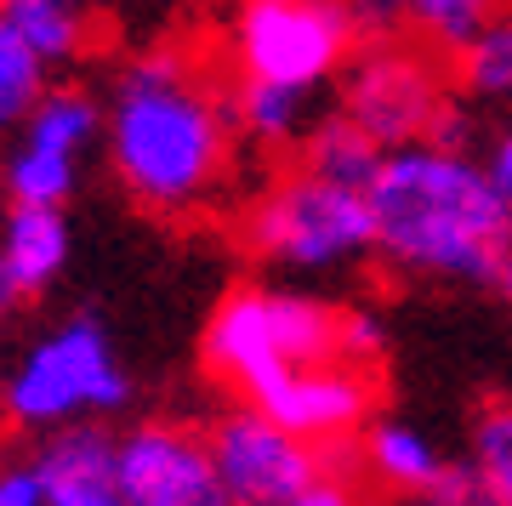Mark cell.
I'll list each match as a JSON object with an SVG mask.
<instances>
[{"label": "cell", "instance_id": "obj_8", "mask_svg": "<svg viewBox=\"0 0 512 506\" xmlns=\"http://www.w3.org/2000/svg\"><path fill=\"white\" fill-rule=\"evenodd\" d=\"M205 444L217 455V472L228 495L239 506H274L296 489H308L325 467H348V444H313V438L291 433L285 421H274L262 404L251 398H234L211 427H205Z\"/></svg>", "mask_w": 512, "mask_h": 506}, {"label": "cell", "instance_id": "obj_15", "mask_svg": "<svg viewBox=\"0 0 512 506\" xmlns=\"http://www.w3.org/2000/svg\"><path fill=\"white\" fill-rule=\"evenodd\" d=\"M319 91L279 86V80H245L234 74V120L239 137L262 154H302V143L319 126Z\"/></svg>", "mask_w": 512, "mask_h": 506}, {"label": "cell", "instance_id": "obj_27", "mask_svg": "<svg viewBox=\"0 0 512 506\" xmlns=\"http://www.w3.org/2000/svg\"><path fill=\"white\" fill-rule=\"evenodd\" d=\"M393 506H444V501H439V495H399Z\"/></svg>", "mask_w": 512, "mask_h": 506}, {"label": "cell", "instance_id": "obj_22", "mask_svg": "<svg viewBox=\"0 0 512 506\" xmlns=\"http://www.w3.org/2000/svg\"><path fill=\"white\" fill-rule=\"evenodd\" d=\"M274 506H365V489H359L353 467H325L308 489H296V495H285Z\"/></svg>", "mask_w": 512, "mask_h": 506}, {"label": "cell", "instance_id": "obj_26", "mask_svg": "<svg viewBox=\"0 0 512 506\" xmlns=\"http://www.w3.org/2000/svg\"><path fill=\"white\" fill-rule=\"evenodd\" d=\"M490 171H495V182H501V194L512 199V114L501 120V131H495V143H490Z\"/></svg>", "mask_w": 512, "mask_h": 506}, {"label": "cell", "instance_id": "obj_14", "mask_svg": "<svg viewBox=\"0 0 512 506\" xmlns=\"http://www.w3.org/2000/svg\"><path fill=\"white\" fill-rule=\"evenodd\" d=\"M461 461L444 455L433 433H421L410 421H370L359 433V472L387 495H439Z\"/></svg>", "mask_w": 512, "mask_h": 506}, {"label": "cell", "instance_id": "obj_10", "mask_svg": "<svg viewBox=\"0 0 512 506\" xmlns=\"http://www.w3.org/2000/svg\"><path fill=\"white\" fill-rule=\"evenodd\" d=\"M274 421L313 444H353L376 421V364L365 359H319V364H291L285 376L262 381L251 393Z\"/></svg>", "mask_w": 512, "mask_h": 506}, {"label": "cell", "instance_id": "obj_28", "mask_svg": "<svg viewBox=\"0 0 512 506\" xmlns=\"http://www.w3.org/2000/svg\"><path fill=\"white\" fill-rule=\"evenodd\" d=\"M501 290H507V296H512V262H507V273H501Z\"/></svg>", "mask_w": 512, "mask_h": 506}, {"label": "cell", "instance_id": "obj_24", "mask_svg": "<svg viewBox=\"0 0 512 506\" xmlns=\"http://www.w3.org/2000/svg\"><path fill=\"white\" fill-rule=\"evenodd\" d=\"M0 506H46L40 461H0Z\"/></svg>", "mask_w": 512, "mask_h": 506}, {"label": "cell", "instance_id": "obj_20", "mask_svg": "<svg viewBox=\"0 0 512 506\" xmlns=\"http://www.w3.org/2000/svg\"><path fill=\"white\" fill-rule=\"evenodd\" d=\"M495 12H501V0H410V35L433 52L456 57L467 40L484 35Z\"/></svg>", "mask_w": 512, "mask_h": 506}, {"label": "cell", "instance_id": "obj_7", "mask_svg": "<svg viewBox=\"0 0 512 506\" xmlns=\"http://www.w3.org/2000/svg\"><path fill=\"white\" fill-rule=\"evenodd\" d=\"M365 40L342 0H239L228 18V74L325 91Z\"/></svg>", "mask_w": 512, "mask_h": 506}, {"label": "cell", "instance_id": "obj_4", "mask_svg": "<svg viewBox=\"0 0 512 506\" xmlns=\"http://www.w3.org/2000/svg\"><path fill=\"white\" fill-rule=\"evenodd\" d=\"M239 239L256 262L279 273H336L376 256V217H370V188L330 182L313 165H285L262 182L245 211Z\"/></svg>", "mask_w": 512, "mask_h": 506}, {"label": "cell", "instance_id": "obj_23", "mask_svg": "<svg viewBox=\"0 0 512 506\" xmlns=\"http://www.w3.org/2000/svg\"><path fill=\"white\" fill-rule=\"evenodd\" d=\"M359 40H393L410 29V0H342Z\"/></svg>", "mask_w": 512, "mask_h": 506}, {"label": "cell", "instance_id": "obj_5", "mask_svg": "<svg viewBox=\"0 0 512 506\" xmlns=\"http://www.w3.org/2000/svg\"><path fill=\"white\" fill-rule=\"evenodd\" d=\"M126 404L131 376L92 313H74L69 325L46 330L0 387V416L40 438L74 421H109Z\"/></svg>", "mask_w": 512, "mask_h": 506}, {"label": "cell", "instance_id": "obj_3", "mask_svg": "<svg viewBox=\"0 0 512 506\" xmlns=\"http://www.w3.org/2000/svg\"><path fill=\"white\" fill-rule=\"evenodd\" d=\"M205 376L222 393L251 398L262 381L285 376L291 364H319V359H382V325L365 313L330 308L302 290H274V285H234L222 296L200 336Z\"/></svg>", "mask_w": 512, "mask_h": 506}, {"label": "cell", "instance_id": "obj_12", "mask_svg": "<svg viewBox=\"0 0 512 506\" xmlns=\"http://www.w3.org/2000/svg\"><path fill=\"white\" fill-rule=\"evenodd\" d=\"M74 251L69 217L63 205H23L6 199L0 211V319L18 313L23 302H35L63 279Z\"/></svg>", "mask_w": 512, "mask_h": 506}, {"label": "cell", "instance_id": "obj_29", "mask_svg": "<svg viewBox=\"0 0 512 506\" xmlns=\"http://www.w3.org/2000/svg\"><path fill=\"white\" fill-rule=\"evenodd\" d=\"M501 6H507V12H512V0H501Z\"/></svg>", "mask_w": 512, "mask_h": 506}, {"label": "cell", "instance_id": "obj_16", "mask_svg": "<svg viewBox=\"0 0 512 506\" xmlns=\"http://www.w3.org/2000/svg\"><path fill=\"white\" fill-rule=\"evenodd\" d=\"M0 18L12 23L52 69H69L92 46V0H0Z\"/></svg>", "mask_w": 512, "mask_h": 506}, {"label": "cell", "instance_id": "obj_17", "mask_svg": "<svg viewBox=\"0 0 512 506\" xmlns=\"http://www.w3.org/2000/svg\"><path fill=\"white\" fill-rule=\"evenodd\" d=\"M450 74H456L461 103L512 114V12L507 6L484 23V35L467 40V46L450 57Z\"/></svg>", "mask_w": 512, "mask_h": 506}, {"label": "cell", "instance_id": "obj_13", "mask_svg": "<svg viewBox=\"0 0 512 506\" xmlns=\"http://www.w3.org/2000/svg\"><path fill=\"white\" fill-rule=\"evenodd\" d=\"M35 461L46 472V506H137L120 472V438L97 421L46 433Z\"/></svg>", "mask_w": 512, "mask_h": 506}, {"label": "cell", "instance_id": "obj_21", "mask_svg": "<svg viewBox=\"0 0 512 506\" xmlns=\"http://www.w3.org/2000/svg\"><path fill=\"white\" fill-rule=\"evenodd\" d=\"M467 467L512 495V398H495L467 427Z\"/></svg>", "mask_w": 512, "mask_h": 506}, {"label": "cell", "instance_id": "obj_6", "mask_svg": "<svg viewBox=\"0 0 512 506\" xmlns=\"http://www.w3.org/2000/svg\"><path fill=\"white\" fill-rule=\"evenodd\" d=\"M336 109L353 126H365L382 148L456 137L461 91L450 74V57L410 40H365L353 52L348 74L336 80Z\"/></svg>", "mask_w": 512, "mask_h": 506}, {"label": "cell", "instance_id": "obj_1", "mask_svg": "<svg viewBox=\"0 0 512 506\" xmlns=\"http://www.w3.org/2000/svg\"><path fill=\"white\" fill-rule=\"evenodd\" d=\"M103 154L114 182L154 217L211 211L239 171L234 74L183 46L126 57L103 97Z\"/></svg>", "mask_w": 512, "mask_h": 506}, {"label": "cell", "instance_id": "obj_19", "mask_svg": "<svg viewBox=\"0 0 512 506\" xmlns=\"http://www.w3.org/2000/svg\"><path fill=\"white\" fill-rule=\"evenodd\" d=\"M46 86H52V63L0 18V137H12L35 114Z\"/></svg>", "mask_w": 512, "mask_h": 506}, {"label": "cell", "instance_id": "obj_25", "mask_svg": "<svg viewBox=\"0 0 512 506\" xmlns=\"http://www.w3.org/2000/svg\"><path fill=\"white\" fill-rule=\"evenodd\" d=\"M439 501L444 506H512V495L507 489H495V484H484V478L461 461V467L450 472V484L439 489Z\"/></svg>", "mask_w": 512, "mask_h": 506}, {"label": "cell", "instance_id": "obj_11", "mask_svg": "<svg viewBox=\"0 0 512 506\" xmlns=\"http://www.w3.org/2000/svg\"><path fill=\"white\" fill-rule=\"evenodd\" d=\"M120 472L137 506H239L205 433L183 421H137L120 433Z\"/></svg>", "mask_w": 512, "mask_h": 506}, {"label": "cell", "instance_id": "obj_2", "mask_svg": "<svg viewBox=\"0 0 512 506\" xmlns=\"http://www.w3.org/2000/svg\"><path fill=\"white\" fill-rule=\"evenodd\" d=\"M376 256L410 279L501 285L512 262V199L501 194L490 160L456 137H427L382 154L370 182Z\"/></svg>", "mask_w": 512, "mask_h": 506}, {"label": "cell", "instance_id": "obj_9", "mask_svg": "<svg viewBox=\"0 0 512 506\" xmlns=\"http://www.w3.org/2000/svg\"><path fill=\"white\" fill-rule=\"evenodd\" d=\"M103 120L109 109L92 86H74V80L46 86L35 114L12 131L18 143L0 160V194L23 205H63L80 188L86 154L103 143Z\"/></svg>", "mask_w": 512, "mask_h": 506}, {"label": "cell", "instance_id": "obj_18", "mask_svg": "<svg viewBox=\"0 0 512 506\" xmlns=\"http://www.w3.org/2000/svg\"><path fill=\"white\" fill-rule=\"evenodd\" d=\"M382 154L387 148L370 137L365 126H353L342 109L319 114V126H313V137L302 143V154L296 160L313 165L319 177L330 182H353V188H370L376 182V171H382Z\"/></svg>", "mask_w": 512, "mask_h": 506}]
</instances>
